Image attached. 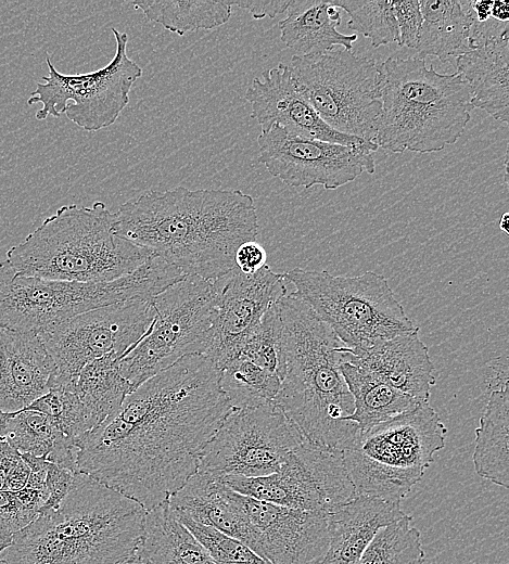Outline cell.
I'll list each match as a JSON object with an SVG mask.
<instances>
[{
    "label": "cell",
    "mask_w": 509,
    "mask_h": 564,
    "mask_svg": "<svg viewBox=\"0 0 509 564\" xmlns=\"http://www.w3.org/2000/svg\"><path fill=\"white\" fill-rule=\"evenodd\" d=\"M231 408L215 364L203 355L183 357L75 441L77 471L149 511L198 471L202 449Z\"/></svg>",
    "instance_id": "obj_1"
},
{
    "label": "cell",
    "mask_w": 509,
    "mask_h": 564,
    "mask_svg": "<svg viewBox=\"0 0 509 564\" xmlns=\"http://www.w3.org/2000/svg\"><path fill=\"white\" fill-rule=\"evenodd\" d=\"M115 233L184 275L217 280L234 268L238 247L256 241L258 218L240 190L176 187L147 191L114 213Z\"/></svg>",
    "instance_id": "obj_2"
},
{
    "label": "cell",
    "mask_w": 509,
    "mask_h": 564,
    "mask_svg": "<svg viewBox=\"0 0 509 564\" xmlns=\"http://www.w3.org/2000/svg\"><path fill=\"white\" fill-rule=\"evenodd\" d=\"M282 325L283 369L275 403L315 447L339 451L359 432L347 421L353 397L340 370L345 345L292 292L276 302Z\"/></svg>",
    "instance_id": "obj_3"
},
{
    "label": "cell",
    "mask_w": 509,
    "mask_h": 564,
    "mask_svg": "<svg viewBox=\"0 0 509 564\" xmlns=\"http://www.w3.org/2000/svg\"><path fill=\"white\" fill-rule=\"evenodd\" d=\"M147 511L76 472L58 508L42 511L0 552L8 564H118L138 549Z\"/></svg>",
    "instance_id": "obj_4"
},
{
    "label": "cell",
    "mask_w": 509,
    "mask_h": 564,
    "mask_svg": "<svg viewBox=\"0 0 509 564\" xmlns=\"http://www.w3.org/2000/svg\"><path fill=\"white\" fill-rule=\"evenodd\" d=\"M103 202L64 205L7 252L17 272L49 280L107 282L131 273L152 254L114 231Z\"/></svg>",
    "instance_id": "obj_5"
},
{
    "label": "cell",
    "mask_w": 509,
    "mask_h": 564,
    "mask_svg": "<svg viewBox=\"0 0 509 564\" xmlns=\"http://www.w3.org/2000/svg\"><path fill=\"white\" fill-rule=\"evenodd\" d=\"M381 68L378 148L428 154L459 140L473 106L471 89L457 72L441 74L419 56H390Z\"/></svg>",
    "instance_id": "obj_6"
},
{
    "label": "cell",
    "mask_w": 509,
    "mask_h": 564,
    "mask_svg": "<svg viewBox=\"0 0 509 564\" xmlns=\"http://www.w3.org/2000/svg\"><path fill=\"white\" fill-rule=\"evenodd\" d=\"M181 279L156 256L107 282L49 280L17 272L0 262V326L40 334L80 313L132 299H149Z\"/></svg>",
    "instance_id": "obj_7"
},
{
    "label": "cell",
    "mask_w": 509,
    "mask_h": 564,
    "mask_svg": "<svg viewBox=\"0 0 509 564\" xmlns=\"http://www.w3.org/2000/svg\"><path fill=\"white\" fill-rule=\"evenodd\" d=\"M446 435L429 402L358 432L341 450L356 495L400 502L445 447Z\"/></svg>",
    "instance_id": "obj_8"
},
{
    "label": "cell",
    "mask_w": 509,
    "mask_h": 564,
    "mask_svg": "<svg viewBox=\"0 0 509 564\" xmlns=\"http://www.w3.org/2000/svg\"><path fill=\"white\" fill-rule=\"evenodd\" d=\"M283 277L294 286L292 293L329 325L349 352L419 329L386 278L374 271L333 275L325 270L294 268Z\"/></svg>",
    "instance_id": "obj_9"
},
{
    "label": "cell",
    "mask_w": 509,
    "mask_h": 564,
    "mask_svg": "<svg viewBox=\"0 0 509 564\" xmlns=\"http://www.w3.org/2000/svg\"><path fill=\"white\" fill-rule=\"evenodd\" d=\"M298 92L333 130L374 143L381 115V63L345 49L293 55Z\"/></svg>",
    "instance_id": "obj_10"
},
{
    "label": "cell",
    "mask_w": 509,
    "mask_h": 564,
    "mask_svg": "<svg viewBox=\"0 0 509 564\" xmlns=\"http://www.w3.org/2000/svg\"><path fill=\"white\" fill-rule=\"evenodd\" d=\"M222 277L184 275L152 297L153 319L142 338L119 359L132 392L190 355H202L219 300Z\"/></svg>",
    "instance_id": "obj_11"
},
{
    "label": "cell",
    "mask_w": 509,
    "mask_h": 564,
    "mask_svg": "<svg viewBox=\"0 0 509 564\" xmlns=\"http://www.w3.org/2000/svg\"><path fill=\"white\" fill-rule=\"evenodd\" d=\"M116 52L109 64L94 72L66 75L56 70L46 56L49 74L36 84L27 104L40 103L35 117H66L87 131H97L114 124L129 102V92L142 68L127 55L128 35L111 28Z\"/></svg>",
    "instance_id": "obj_12"
},
{
    "label": "cell",
    "mask_w": 509,
    "mask_h": 564,
    "mask_svg": "<svg viewBox=\"0 0 509 564\" xmlns=\"http://www.w3.org/2000/svg\"><path fill=\"white\" fill-rule=\"evenodd\" d=\"M153 316L152 298L132 299L80 313L38 334L53 366L48 389H74L89 362L110 354L124 357Z\"/></svg>",
    "instance_id": "obj_13"
},
{
    "label": "cell",
    "mask_w": 509,
    "mask_h": 564,
    "mask_svg": "<svg viewBox=\"0 0 509 564\" xmlns=\"http://www.w3.org/2000/svg\"><path fill=\"white\" fill-rule=\"evenodd\" d=\"M304 441L275 401L231 408L202 449L198 471L219 477L266 476Z\"/></svg>",
    "instance_id": "obj_14"
},
{
    "label": "cell",
    "mask_w": 509,
    "mask_h": 564,
    "mask_svg": "<svg viewBox=\"0 0 509 564\" xmlns=\"http://www.w3.org/2000/svg\"><path fill=\"white\" fill-rule=\"evenodd\" d=\"M233 491L278 505L331 514L355 495L341 452L304 441L280 469L258 477L225 476Z\"/></svg>",
    "instance_id": "obj_15"
},
{
    "label": "cell",
    "mask_w": 509,
    "mask_h": 564,
    "mask_svg": "<svg viewBox=\"0 0 509 564\" xmlns=\"http://www.w3.org/2000/svg\"><path fill=\"white\" fill-rule=\"evenodd\" d=\"M258 162L288 185L335 190L362 172L373 174L376 159L367 146H347L293 134L278 125L257 137Z\"/></svg>",
    "instance_id": "obj_16"
},
{
    "label": "cell",
    "mask_w": 509,
    "mask_h": 564,
    "mask_svg": "<svg viewBox=\"0 0 509 564\" xmlns=\"http://www.w3.org/2000/svg\"><path fill=\"white\" fill-rule=\"evenodd\" d=\"M246 518L244 544L271 564H320L329 544L328 515L239 493Z\"/></svg>",
    "instance_id": "obj_17"
},
{
    "label": "cell",
    "mask_w": 509,
    "mask_h": 564,
    "mask_svg": "<svg viewBox=\"0 0 509 564\" xmlns=\"http://www.w3.org/2000/svg\"><path fill=\"white\" fill-rule=\"evenodd\" d=\"M283 273L266 264L245 274L234 268L222 277L215 318L203 356L219 370L233 359L266 311L288 293Z\"/></svg>",
    "instance_id": "obj_18"
},
{
    "label": "cell",
    "mask_w": 509,
    "mask_h": 564,
    "mask_svg": "<svg viewBox=\"0 0 509 564\" xmlns=\"http://www.w3.org/2000/svg\"><path fill=\"white\" fill-rule=\"evenodd\" d=\"M251 104V117L262 131L278 125L287 131L315 140L347 146H367L376 152V143L338 132L330 128L296 89L289 66H278L262 73L252 80L245 91Z\"/></svg>",
    "instance_id": "obj_19"
},
{
    "label": "cell",
    "mask_w": 509,
    "mask_h": 564,
    "mask_svg": "<svg viewBox=\"0 0 509 564\" xmlns=\"http://www.w3.org/2000/svg\"><path fill=\"white\" fill-rule=\"evenodd\" d=\"M346 360L376 374L419 403L429 402L436 377L428 346L419 329L349 352Z\"/></svg>",
    "instance_id": "obj_20"
},
{
    "label": "cell",
    "mask_w": 509,
    "mask_h": 564,
    "mask_svg": "<svg viewBox=\"0 0 509 564\" xmlns=\"http://www.w3.org/2000/svg\"><path fill=\"white\" fill-rule=\"evenodd\" d=\"M52 372L37 334L0 326V412L20 411L46 394Z\"/></svg>",
    "instance_id": "obj_21"
},
{
    "label": "cell",
    "mask_w": 509,
    "mask_h": 564,
    "mask_svg": "<svg viewBox=\"0 0 509 564\" xmlns=\"http://www.w3.org/2000/svg\"><path fill=\"white\" fill-rule=\"evenodd\" d=\"M404 514L398 501L355 495L328 515L329 544L320 564H356L378 530Z\"/></svg>",
    "instance_id": "obj_22"
},
{
    "label": "cell",
    "mask_w": 509,
    "mask_h": 564,
    "mask_svg": "<svg viewBox=\"0 0 509 564\" xmlns=\"http://www.w3.org/2000/svg\"><path fill=\"white\" fill-rule=\"evenodd\" d=\"M167 502L177 516L214 527L244 543L247 527L239 493L222 477L196 471Z\"/></svg>",
    "instance_id": "obj_23"
},
{
    "label": "cell",
    "mask_w": 509,
    "mask_h": 564,
    "mask_svg": "<svg viewBox=\"0 0 509 564\" xmlns=\"http://www.w3.org/2000/svg\"><path fill=\"white\" fill-rule=\"evenodd\" d=\"M509 36L494 39L456 59L457 73L469 85L471 104L494 119L509 120Z\"/></svg>",
    "instance_id": "obj_24"
},
{
    "label": "cell",
    "mask_w": 509,
    "mask_h": 564,
    "mask_svg": "<svg viewBox=\"0 0 509 564\" xmlns=\"http://www.w3.org/2000/svg\"><path fill=\"white\" fill-rule=\"evenodd\" d=\"M340 9L333 1L290 0L287 16L279 22L280 39L294 55H308L341 46L352 51L357 35L338 30Z\"/></svg>",
    "instance_id": "obj_25"
},
{
    "label": "cell",
    "mask_w": 509,
    "mask_h": 564,
    "mask_svg": "<svg viewBox=\"0 0 509 564\" xmlns=\"http://www.w3.org/2000/svg\"><path fill=\"white\" fill-rule=\"evenodd\" d=\"M0 440L20 453L44 458L60 467L78 472L75 441L39 411L24 408L12 413L0 412Z\"/></svg>",
    "instance_id": "obj_26"
},
{
    "label": "cell",
    "mask_w": 509,
    "mask_h": 564,
    "mask_svg": "<svg viewBox=\"0 0 509 564\" xmlns=\"http://www.w3.org/2000/svg\"><path fill=\"white\" fill-rule=\"evenodd\" d=\"M137 553L148 564H215L167 501L147 511Z\"/></svg>",
    "instance_id": "obj_27"
},
{
    "label": "cell",
    "mask_w": 509,
    "mask_h": 564,
    "mask_svg": "<svg viewBox=\"0 0 509 564\" xmlns=\"http://www.w3.org/2000/svg\"><path fill=\"white\" fill-rule=\"evenodd\" d=\"M474 434L472 460L476 474L507 489L509 486L508 383L491 392Z\"/></svg>",
    "instance_id": "obj_28"
},
{
    "label": "cell",
    "mask_w": 509,
    "mask_h": 564,
    "mask_svg": "<svg viewBox=\"0 0 509 564\" xmlns=\"http://www.w3.org/2000/svg\"><path fill=\"white\" fill-rule=\"evenodd\" d=\"M469 1L419 0L422 24L417 42V56L438 57L450 62L468 52Z\"/></svg>",
    "instance_id": "obj_29"
},
{
    "label": "cell",
    "mask_w": 509,
    "mask_h": 564,
    "mask_svg": "<svg viewBox=\"0 0 509 564\" xmlns=\"http://www.w3.org/2000/svg\"><path fill=\"white\" fill-rule=\"evenodd\" d=\"M340 370L354 401V411L347 421L354 422L359 432H365L419 405L412 397L347 360L341 363Z\"/></svg>",
    "instance_id": "obj_30"
},
{
    "label": "cell",
    "mask_w": 509,
    "mask_h": 564,
    "mask_svg": "<svg viewBox=\"0 0 509 564\" xmlns=\"http://www.w3.org/2000/svg\"><path fill=\"white\" fill-rule=\"evenodd\" d=\"M120 357L110 354L86 364L74 390L86 408L94 427L112 415L132 392L119 370Z\"/></svg>",
    "instance_id": "obj_31"
},
{
    "label": "cell",
    "mask_w": 509,
    "mask_h": 564,
    "mask_svg": "<svg viewBox=\"0 0 509 564\" xmlns=\"http://www.w3.org/2000/svg\"><path fill=\"white\" fill-rule=\"evenodd\" d=\"M135 9L165 29L183 36L200 29H213L226 24L231 16L230 1L161 0L133 1Z\"/></svg>",
    "instance_id": "obj_32"
},
{
    "label": "cell",
    "mask_w": 509,
    "mask_h": 564,
    "mask_svg": "<svg viewBox=\"0 0 509 564\" xmlns=\"http://www.w3.org/2000/svg\"><path fill=\"white\" fill-rule=\"evenodd\" d=\"M219 385L232 408H246L273 401L281 380L276 373L236 357L219 369Z\"/></svg>",
    "instance_id": "obj_33"
},
{
    "label": "cell",
    "mask_w": 509,
    "mask_h": 564,
    "mask_svg": "<svg viewBox=\"0 0 509 564\" xmlns=\"http://www.w3.org/2000/svg\"><path fill=\"white\" fill-rule=\"evenodd\" d=\"M404 514L378 530L356 564H424L419 529Z\"/></svg>",
    "instance_id": "obj_34"
},
{
    "label": "cell",
    "mask_w": 509,
    "mask_h": 564,
    "mask_svg": "<svg viewBox=\"0 0 509 564\" xmlns=\"http://www.w3.org/2000/svg\"><path fill=\"white\" fill-rule=\"evenodd\" d=\"M344 10L349 20L348 28L370 40L372 48L399 42L394 1L387 0H341L333 1Z\"/></svg>",
    "instance_id": "obj_35"
},
{
    "label": "cell",
    "mask_w": 509,
    "mask_h": 564,
    "mask_svg": "<svg viewBox=\"0 0 509 564\" xmlns=\"http://www.w3.org/2000/svg\"><path fill=\"white\" fill-rule=\"evenodd\" d=\"M26 408L50 416L60 431L74 441L94 428L74 389L50 388Z\"/></svg>",
    "instance_id": "obj_36"
},
{
    "label": "cell",
    "mask_w": 509,
    "mask_h": 564,
    "mask_svg": "<svg viewBox=\"0 0 509 564\" xmlns=\"http://www.w3.org/2000/svg\"><path fill=\"white\" fill-rule=\"evenodd\" d=\"M236 357H243L263 369L276 373L281 380L283 369L282 325L276 304L266 311Z\"/></svg>",
    "instance_id": "obj_37"
},
{
    "label": "cell",
    "mask_w": 509,
    "mask_h": 564,
    "mask_svg": "<svg viewBox=\"0 0 509 564\" xmlns=\"http://www.w3.org/2000/svg\"><path fill=\"white\" fill-rule=\"evenodd\" d=\"M177 517L202 543L215 564H271L240 540L214 527L187 517Z\"/></svg>",
    "instance_id": "obj_38"
},
{
    "label": "cell",
    "mask_w": 509,
    "mask_h": 564,
    "mask_svg": "<svg viewBox=\"0 0 509 564\" xmlns=\"http://www.w3.org/2000/svg\"><path fill=\"white\" fill-rule=\"evenodd\" d=\"M38 514L26 508L15 491H0V552L13 536L36 520Z\"/></svg>",
    "instance_id": "obj_39"
},
{
    "label": "cell",
    "mask_w": 509,
    "mask_h": 564,
    "mask_svg": "<svg viewBox=\"0 0 509 564\" xmlns=\"http://www.w3.org/2000/svg\"><path fill=\"white\" fill-rule=\"evenodd\" d=\"M398 26V46L416 49L422 24L419 0L394 1Z\"/></svg>",
    "instance_id": "obj_40"
},
{
    "label": "cell",
    "mask_w": 509,
    "mask_h": 564,
    "mask_svg": "<svg viewBox=\"0 0 509 564\" xmlns=\"http://www.w3.org/2000/svg\"><path fill=\"white\" fill-rule=\"evenodd\" d=\"M75 473L76 472L60 467L51 462L49 463L46 475V489L48 498L40 512L52 510L59 507L73 485Z\"/></svg>",
    "instance_id": "obj_41"
},
{
    "label": "cell",
    "mask_w": 509,
    "mask_h": 564,
    "mask_svg": "<svg viewBox=\"0 0 509 564\" xmlns=\"http://www.w3.org/2000/svg\"><path fill=\"white\" fill-rule=\"evenodd\" d=\"M266 259L265 248L256 241L241 244L234 254L236 268L245 274L258 271L266 265Z\"/></svg>",
    "instance_id": "obj_42"
},
{
    "label": "cell",
    "mask_w": 509,
    "mask_h": 564,
    "mask_svg": "<svg viewBox=\"0 0 509 564\" xmlns=\"http://www.w3.org/2000/svg\"><path fill=\"white\" fill-rule=\"evenodd\" d=\"M231 5H238L239 8L246 10L254 20H260L265 16L273 18L278 14L287 11L290 0H278V1H230Z\"/></svg>",
    "instance_id": "obj_43"
},
{
    "label": "cell",
    "mask_w": 509,
    "mask_h": 564,
    "mask_svg": "<svg viewBox=\"0 0 509 564\" xmlns=\"http://www.w3.org/2000/svg\"><path fill=\"white\" fill-rule=\"evenodd\" d=\"M22 456V454H21ZM30 474V469L26 462L21 460L14 464L7 473L8 490L17 491L25 487Z\"/></svg>",
    "instance_id": "obj_44"
},
{
    "label": "cell",
    "mask_w": 509,
    "mask_h": 564,
    "mask_svg": "<svg viewBox=\"0 0 509 564\" xmlns=\"http://www.w3.org/2000/svg\"><path fill=\"white\" fill-rule=\"evenodd\" d=\"M118 564H148L144 560L140 557V555L136 552L129 559L118 563Z\"/></svg>",
    "instance_id": "obj_45"
},
{
    "label": "cell",
    "mask_w": 509,
    "mask_h": 564,
    "mask_svg": "<svg viewBox=\"0 0 509 564\" xmlns=\"http://www.w3.org/2000/svg\"><path fill=\"white\" fill-rule=\"evenodd\" d=\"M508 220H509V214L505 213L499 219V228L502 230L506 234H509L508 231Z\"/></svg>",
    "instance_id": "obj_46"
},
{
    "label": "cell",
    "mask_w": 509,
    "mask_h": 564,
    "mask_svg": "<svg viewBox=\"0 0 509 564\" xmlns=\"http://www.w3.org/2000/svg\"><path fill=\"white\" fill-rule=\"evenodd\" d=\"M8 490L7 472L0 466V491Z\"/></svg>",
    "instance_id": "obj_47"
},
{
    "label": "cell",
    "mask_w": 509,
    "mask_h": 564,
    "mask_svg": "<svg viewBox=\"0 0 509 564\" xmlns=\"http://www.w3.org/2000/svg\"><path fill=\"white\" fill-rule=\"evenodd\" d=\"M504 170H505L504 171V181L507 184L509 182V180H508V151L506 152V155H505Z\"/></svg>",
    "instance_id": "obj_48"
},
{
    "label": "cell",
    "mask_w": 509,
    "mask_h": 564,
    "mask_svg": "<svg viewBox=\"0 0 509 564\" xmlns=\"http://www.w3.org/2000/svg\"><path fill=\"white\" fill-rule=\"evenodd\" d=\"M0 564H8V563L3 560H0Z\"/></svg>",
    "instance_id": "obj_49"
}]
</instances>
